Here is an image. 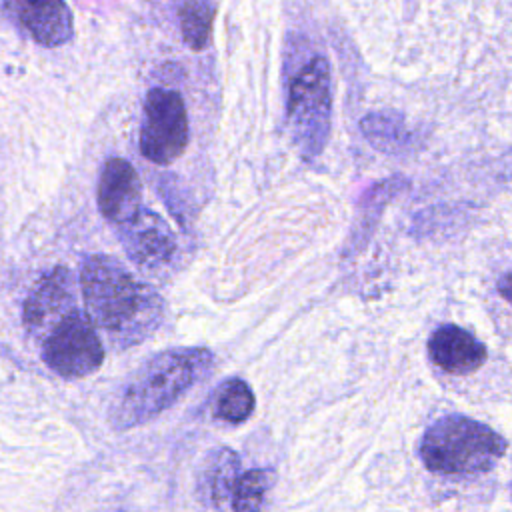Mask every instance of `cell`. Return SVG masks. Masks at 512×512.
Segmentation results:
<instances>
[{
  "label": "cell",
  "instance_id": "cell-1",
  "mask_svg": "<svg viewBox=\"0 0 512 512\" xmlns=\"http://www.w3.org/2000/svg\"><path fill=\"white\" fill-rule=\"evenodd\" d=\"M78 288L94 326L120 350L150 338L164 320L160 294L108 254L84 258Z\"/></svg>",
  "mask_w": 512,
  "mask_h": 512
},
{
  "label": "cell",
  "instance_id": "cell-8",
  "mask_svg": "<svg viewBox=\"0 0 512 512\" xmlns=\"http://www.w3.org/2000/svg\"><path fill=\"white\" fill-rule=\"evenodd\" d=\"M78 308L76 280L64 266L48 270L30 290L22 306L24 328L40 340L64 314Z\"/></svg>",
  "mask_w": 512,
  "mask_h": 512
},
{
  "label": "cell",
  "instance_id": "cell-9",
  "mask_svg": "<svg viewBox=\"0 0 512 512\" xmlns=\"http://www.w3.org/2000/svg\"><path fill=\"white\" fill-rule=\"evenodd\" d=\"M2 12L44 48L62 46L74 36V18L64 0H2Z\"/></svg>",
  "mask_w": 512,
  "mask_h": 512
},
{
  "label": "cell",
  "instance_id": "cell-3",
  "mask_svg": "<svg viewBox=\"0 0 512 512\" xmlns=\"http://www.w3.org/2000/svg\"><path fill=\"white\" fill-rule=\"evenodd\" d=\"M504 452L506 440L498 432L460 414L436 420L420 442V458L426 468L450 476L488 472Z\"/></svg>",
  "mask_w": 512,
  "mask_h": 512
},
{
  "label": "cell",
  "instance_id": "cell-12",
  "mask_svg": "<svg viewBox=\"0 0 512 512\" xmlns=\"http://www.w3.org/2000/svg\"><path fill=\"white\" fill-rule=\"evenodd\" d=\"M240 476L242 472L238 454L230 448H218L204 462V472L200 480L202 494L214 508L222 510L232 502Z\"/></svg>",
  "mask_w": 512,
  "mask_h": 512
},
{
  "label": "cell",
  "instance_id": "cell-6",
  "mask_svg": "<svg viewBox=\"0 0 512 512\" xmlns=\"http://www.w3.org/2000/svg\"><path fill=\"white\" fill-rule=\"evenodd\" d=\"M188 138L190 124L182 94L170 88H152L142 110L138 138L142 156L158 166H168L184 154Z\"/></svg>",
  "mask_w": 512,
  "mask_h": 512
},
{
  "label": "cell",
  "instance_id": "cell-2",
  "mask_svg": "<svg viewBox=\"0 0 512 512\" xmlns=\"http://www.w3.org/2000/svg\"><path fill=\"white\" fill-rule=\"evenodd\" d=\"M208 348H170L148 358L124 384L108 410L110 426L118 432L142 426L176 404L212 370Z\"/></svg>",
  "mask_w": 512,
  "mask_h": 512
},
{
  "label": "cell",
  "instance_id": "cell-7",
  "mask_svg": "<svg viewBox=\"0 0 512 512\" xmlns=\"http://www.w3.org/2000/svg\"><path fill=\"white\" fill-rule=\"evenodd\" d=\"M128 260L148 276H164L176 262L178 242L168 222L142 208L132 220L116 226Z\"/></svg>",
  "mask_w": 512,
  "mask_h": 512
},
{
  "label": "cell",
  "instance_id": "cell-10",
  "mask_svg": "<svg viewBox=\"0 0 512 512\" xmlns=\"http://www.w3.org/2000/svg\"><path fill=\"white\" fill-rule=\"evenodd\" d=\"M100 214L114 226L132 220L142 206V184L136 168L124 158L104 162L96 190Z\"/></svg>",
  "mask_w": 512,
  "mask_h": 512
},
{
  "label": "cell",
  "instance_id": "cell-14",
  "mask_svg": "<svg viewBox=\"0 0 512 512\" xmlns=\"http://www.w3.org/2000/svg\"><path fill=\"white\" fill-rule=\"evenodd\" d=\"M360 128L368 142L386 154H400L412 142V134L404 122V118L396 112L380 110L366 114L360 122Z\"/></svg>",
  "mask_w": 512,
  "mask_h": 512
},
{
  "label": "cell",
  "instance_id": "cell-17",
  "mask_svg": "<svg viewBox=\"0 0 512 512\" xmlns=\"http://www.w3.org/2000/svg\"><path fill=\"white\" fill-rule=\"evenodd\" d=\"M498 292H500L508 302H512V272L500 278V282H498Z\"/></svg>",
  "mask_w": 512,
  "mask_h": 512
},
{
  "label": "cell",
  "instance_id": "cell-15",
  "mask_svg": "<svg viewBox=\"0 0 512 512\" xmlns=\"http://www.w3.org/2000/svg\"><path fill=\"white\" fill-rule=\"evenodd\" d=\"M256 400L250 384L242 378L224 380L212 398V412L218 420L228 424H242L254 412Z\"/></svg>",
  "mask_w": 512,
  "mask_h": 512
},
{
  "label": "cell",
  "instance_id": "cell-16",
  "mask_svg": "<svg viewBox=\"0 0 512 512\" xmlns=\"http://www.w3.org/2000/svg\"><path fill=\"white\" fill-rule=\"evenodd\" d=\"M272 484L274 472L268 468H252L242 472L230 502L232 512H264Z\"/></svg>",
  "mask_w": 512,
  "mask_h": 512
},
{
  "label": "cell",
  "instance_id": "cell-11",
  "mask_svg": "<svg viewBox=\"0 0 512 512\" xmlns=\"http://www.w3.org/2000/svg\"><path fill=\"white\" fill-rule=\"evenodd\" d=\"M432 362L450 374H470L486 362V346L456 324L436 328L428 340Z\"/></svg>",
  "mask_w": 512,
  "mask_h": 512
},
{
  "label": "cell",
  "instance_id": "cell-5",
  "mask_svg": "<svg viewBox=\"0 0 512 512\" xmlns=\"http://www.w3.org/2000/svg\"><path fill=\"white\" fill-rule=\"evenodd\" d=\"M38 342L42 362L64 380L84 378L104 362L98 328L80 306L64 314Z\"/></svg>",
  "mask_w": 512,
  "mask_h": 512
},
{
  "label": "cell",
  "instance_id": "cell-4",
  "mask_svg": "<svg viewBox=\"0 0 512 512\" xmlns=\"http://www.w3.org/2000/svg\"><path fill=\"white\" fill-rule=\"evenodd\" d=\"M288 128L304 160H316L332 128V76L324 56L308 60L292 78L286 102Z\"/></svg>",
  "mask_w": 512,
  "mask_h": 512
},
{
  "label": "cell",
  "instance_id": "cell-13",
  "mask_svg": "<svg viewBox=\"0 0 512 512\" xmlns=\"http://www.w3.org/2000/svg\"><path fill=\"white\" fill-rule=\"evenodd\" d=\"M176 18L184 44L190 50H204L212 40L216 0H176Z\"/></svg>",
  "mask_w": 512,
  "mask_h": 512
}]
</instances>
